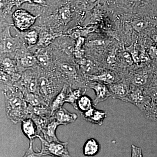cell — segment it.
Masks as SVG:
<instances>
[{
	"instance_id": "1",
	"label": "cell",
	"mask_w": 157,
	"mask_h": 157,
	"mask_svg": "<svg viewBox=\"0 0 157 157\" xmlns=\"http://www.w3.org/2000/svg\"><path fill=\"white\" fill-rule=\"evenodd\" d=\"M24 98L23 94L5 97L6 115L14 124L21 122L28 117V104Z\"/></svg>"
},
{
	"instance_id": "2",
	"label": "cell",
	"mask_w": 157,
	"mask_h": 157,
	"mask_svg": "<svg viewBox=\"0 0 157 157\" xmlns=\"http://www.w3.org/2000/svg\"><path fill=\"white\" fill-rule=\"evenodd\" d=\"M38 138L41 142V149L40 151L43 156H50L52 157H73L68 149V142H48L39 136Z\"/></svg>"
},
{
	"instance_id": "3",
	"label": "cell",
	"mask_w": 157,
	"mask_h": 157,
	"mask_svg": "<svg viewBox=\"0 0 157 157\" xmlns=\"http://www.w3.org/2000/svg\"><path fill=\"white\" fill-rule=\"evenodd\" d=\"M62 89L57 87L53 82L47 76H42L38 78L39 94L49 106L52 100Z\"/></svg>"
},
{
	"instance_id": "4",
	"label": "cell",
	"mask_w": 157,
	"mask_h": 157,
	"mask_svg": "<svg viewBox=\"0 0 157 157\" xmlns=\"http://www.w3.org/2000/svg\"><path fill=\"white\" fill-rule=\"evenodd\" d=\"M124 7L157 16V0H118Z\"/></svg>"
},
{
	"instance_id": "5",
	"label": "cell",
	"mask_w": 157,
	"mask_h": 157,
	"mask_svg": "<svg viewBox=\"0 0 157 157\" xmlns=\"http://www.w3.org/2000/svg\"><path fill=\"white\" fill-rule=\"evenodd\" d=\"M151 101V99L145 94L144 88L132 85L128 94L124 102L133 104L142 111Z\"/></svg>"
},
{
	"instance_id": "6",
	"label": "cell",
	"mask_w": 157,
	"mask_h": 157,
	"mask_svg": "<svg viewBox=\"0 0 157 157\" xmlns=\"http://www.w3.org/2000/svg\"><path fill=\"white\" fill-rule=\"evenodd\" d=\"M39 16V15L34 16L25 10L19 9L14 11L12 18L16 28L20 31H25L34 24Z\"/></svg>"
},
{
	"instance_id": "7",
	"label": "cell",
	"mask_w": 157,
	"mask_h": 157,
	"mask_svg": "<svg viewBox=\"0 0 157 157\" xmlns=\"http://www.w3.org/2000/svg\"><path fill=\"white\" fill-rule=\"evenodd\" d=\"M1 51L2 53H10L19 48L18 39L11 36L10 27L7 28L1 34Z\"/></svg>"
},
{
	"instance_id": "8",
	"label": "cell",
	"mask_w": 157,
	"mask_h": 157,
	"mask_svg": "<svg viewBox=\"0 0 157 157\" xmlns=\"http://www.w3.org/2000/svg\"><path fill=\"white\" fill-rule=\"evenodd\" d=\"M87 86L95 93L96 98L93 100L94 107L111 97L107 85L99 82L90 81L87 82Z\"/></svg>"
},
{
	"instance_id": "9",
	"label": "cell",
	"mask_w": 157,
	"mask_h": 157,
	"mask_svg": "<svg viewBox=\"0 0 157 157\" xmlns=\"http://www.w3.org/2000/svg\"><path fill=\"white\" fill-rule=\"evenodd\" d=\"M107 86L111 94V97L123 101L128 94L131 87V86L125 80H120Z\"/></svg>"
},
{
	"instance_id": "10",
	"label": "cell",
	"mask_w": 157,
	"mask_h": 157,
	"mask_svg": "<svg viewBox=\"0 0 157 157\" xmlns=\"http://www.w3.org/2000/svg\"><path fill=\"white\" fill-rule=\"evenodd\" d=\"M82 117L90 123L102 126L105 119L107 117V111L99 110L95 107L86 112L80 113Z\"/></svg>"
},
{
	"instance_id": "11",
	"label": "cell",
	"mask_w": 157,
	"mask_h": 157,
	"mask_svg": "<svg viewBox=\"0 0 157 157\" xmlns=\"http://www.w3.org/2000/svg\"><path fill=\"white\" fill-rule=\"evenodd\" d=\"M89 81H97L108 85L112 84L120 80L119 76L115 72L110 70H105L88 77Z\"/></svg>"
},
{
	"instance_id": "12",
	"label": "cell",
	"mask_w": 157,
	"mask_h": 157,
	"mask_svg": "<svg viewBox=\"0 0 157 157\" xmlns=\"http://www.w3.org/2000/svg\"><path fill=\"white\" fill-rule=\"evenodd\" d=\"M52 117L56 119L62 125L67 126L76 121L78 118V116L76 113H72L62 107L56 111Z\"/></svg>"
},
{
	"instance_id": "13",
	"label": "cell",
	"mask_w": 157,
	"mask_h": 157,
	"mask_svg": "<svg viewBox=\"0 0 157 157\" xmlns=\"http://www.w3.org/2000/svg\"><path fill=\"white\" fill-rule=\"evenodd\" d=\"M21 128L23 133L29 141H33L35 138H38L39 136L36 124L31 118H27L21 121Z\"/></svg>"
},
{
	"instance_id": "14",
	"label": "cell",
	"mask_w": 157,
	"mask_h": 157,
	"mask_svg": "<svg viewBox=\"0 0 157 157\" xmlns=\"http://www.w3.org/2000/svg\"><path fill=\"white\" fill-rule=\"evenodd\" d=\"M62 125L55 119L52 117L51 120L46 127V128L42 132L40 136L48 142H57L60 141L56 135V132L58 127Z\"/></svg>"
},
{
	"instance_id": "15",
	"label": "cell",
	"mask_w": 157,
	"mask_h": 157,
	"mask_svg": "<svg viewBox=\"0 0 157 157\" xmlns=\"http://www.w3.org/2000/svg\"><path fill=\"white\" fill-rule=\"evenodd\" d=\"M69 88L70 86L68 87L67 85L64 84L60 92L59 93L50 103L49 107L51 111L52 116L58 109L63 107V105L66 103V98Z\"/></svg>"
},
{
	"instance_id": "16",
	"label": "cell",
	"mask_w": 157,
	"mask_h": 157,
	"mask_svg": "<svg viewBox=\"0 0 157 157\" xmlns=\"http://www.w3.org/2000/svg\"><path fill=\"white\" fill-rule=\"evenodd\" d=\"M101 149V145L98 140L94 138L86 141L82 147V152L85 156L92 157L98 155Z\"/></svg>"
},
{
	"instance_id": "17",
	"label": "cell",
	"mask_w": 157,
	"mask_h": 157,
	"mask_svg": "<svg viewBox=\"0 0 157 157\" xmlns=\"http://www.w3.org/2000/svg\"><path fill=\"white\" fill-rule=\"evenodd\" d=\"M153 73L151 74L147 72L135 73L131 78L132 85L137 87H145L148 84Z\"/></svg>"
},
{
	"instance_id": "18",
	"label": "cell",
	"mask_w": 157,
	"mask_h": 157,
	"mask_svg": "<svg viewBox=\"0 0 157 157\" xmlns=\"http://www.w3.org/2000/svg\"><path fill=\"white\" fill-rule=\"evenodd\" d=\"M86 90V89L85 88H79L73 89L70 86L69 91L66 98V103L70 104L73 106L74 109L77 110V101L78 98L81 96L85 94Z\"/></svg>"
},
{
	"instance_id": "19",
	"label": "cell",
	"mask_w": 157,
	"mask_h": 157,
	"mask_svg": "<svg viewBox=\"0 0 157 157\" xmlns=\"http://www.w3.org/2000/svg\"><path fill=\"white\" fill-rule=\"evenodd\" d=\"M58 17L60 22L63 25H67L72 18L70 3L67 2L60 7L57 11Z\"/></svg>"
},
{
	"instance_id": "20",
	"label": "cell",
	"mask_w": 157,
	"mask_h": 157,
	"mask_svg": "<svg viewBox=\"0 0 157 157\" xmlns=\"http://www.w3.org/2000/svg\"><path fill=\"white\" fill-rule=\"evenodd\" d=\"M28 109L29 112L28 117L32 115L46 117H52L51 111L48 106H32L28 104Z\"/></svg>"
},
{
	"instance_id": "21",
	"label": "cell",
	"mask_w": 157,
	"mask_h": 157,
	"mask_svg": "<svg viewBox=\"0 0 157 157\" xmlns=\"http://www.w3.org/2000/svg\"><path fill=\"white\" fill-rule=\"evenodd\" d=\"M76 106L77 110H78L80 113L86 112L95 107L92 99L88 96L85 94L78 98L76 103Z\"/></svg>"
},
{
	"instance_id": "22",
	"label": "cell",
	"mask_w": 157,
	"mask_h": 157,
	"mask_svg": "<svg viewBox=\"0 0 157 157\" xmlns=\"http://www.w3.org/2000/svg\"><path fill=\"white\" fill-rule=\"evenodd\" d=\"M24 99L28 104L32 106H48L44 99L38 94L26 93Z\"/></svg>"
},
{
	"instance_id": "23",
	"label": "cell",
	"mask_w": 157,
	"mask_h": 157,
	"mask_svg": "<svg viewBox=\"0 0 157 157\" xmlns=\"http://www.w3.org/2000/svg\"><path fill=\"white\" fill-rule=\"evenodd\" d=\"M141 112L147 119L157 122V101H151Z\"/></svg>"
},
{
	"instance_id": "24",
	"label": "cell",
	"mask_w": 157,
	"mask_h": 157,
	"mask_svg": "<svg viewBox=\"0 0 157 157\" xmlns=\"http://www.w3.org/2000/svg\"><path fill=\"white\" fill-rule=\"evenodd\" d=\"M79 66L82 73L88 77L90 75L98 73V70L93 63L89 60L83 59L79 62Z\"/></svg>"
},
{
	"instance_id": "25",
	"label": "cell",
	"mask_w": 157,
	"mask_h": 157,
	"mask_svg": "<svg viewBox=\"0 0 157 157\" xmlns=\"http://www.w3.org/2000/svg\"><path fill=\"white\" fill-rule=\"evenodd\" d=\"M29 117L32 118L36 124L39 136H40L42 132H44L52 119V117H46L36 115L31 116Z\"/></svg>"
},
{
	"instance_id": "26",
	"label": "cell",
	"mask_w": 157,
	"mask_h": 157,
	"mask_svg": "<svg viewBox=\"0 0 157 157\" xmlns=\"http://www.w3.org/2000/svg\"><path fill=\"white\" fill-rule=\"evenodd\" d=\"M61 71L70 78L75 79L77 81L78 74L76 68L73 65L67 63H62L59 66Z\"/></svg>"
},
{
	"instance_id": "27",
	"label": "cell",
	"mask_w": 157,
	"mask_h": 157,
	"mask_svg": "<svg viewBox=\"0 0 157 157\" xmlns=\"http://www.w3.org/2000/svg\"><path fill=\"white\" fill-rule=\"evenodd\" d=\"M59 34H52L48 32H43L39 37L37 45L39 46L45 47L50 44L52 41L56 37L60 36Z\"/></svg>"
},
{
	"instance_id": "28",
	"label": "cell",
	"mask_w": 157,
	"mask_h": 157,
	"mask_svg": "<svg viewBox=\"0 0 157 157\" xmlns=\"http://www.w3.org/2000/svg\"><path fill=\"white\" fill-rule=\"evenodd\" d=\"M37 62L36 56L31 53H26L21 58V63L22 67L25 68H30L33 67Z\"/></svg>"
},
{
	"instance_id": "29",
	"label": "cell",
	"mask_w": 157,
	"mask_h": 157,
	"mask_svg": "<svg viewBox=\"0 0 157 157\" xmlns=\"http://www.w3.org/2000/svg\"><path fill=\"white\" fill-rule=\"evenodd\" d=\"M37 62L43 67H47L49 63V58L47 52L45 49H40L36 52V56Z\"/></svg>"
},
{
	"instance_id": "30",
	"label": "cell",
	"mask_w": 157,
	"mask_h": 157,
	"mask_svg": "<svg viewBox=\"0 0 157 157\" xmlns=\"http://www.w3.org/2000/svg\"><path fill=\"white\" fill-rule=\"evenodd\" d=\"M39 39V36L37 32L34 30L29 31L25 35V39L29 47L37 44Z\"/></svg>"
},
{
	"instance_id": "31",
	"label": "cell",
	"mask_w": 157,
	"mask_h": 157,
	"mask_svg": "<svg viewBox=\"0 0 157 157\" xmlns=\"http://www.w3.org/2000/svg\"><path fill=\"white\" fill-rule=\"evenodd\" d=\"M43 156L41 151L36 152L33 147V141H29V145L27 150L22 157H42Z\"/></svg>"
},
{
	"instance_id": "32",
	"label": "cell",
	"mask_w": 157,
	"mask_h": 157,
	"mask_svg": "<svg viewBox=\"0 0 157 157\" xmlns=\"http://www.w3.org/2000/svg\"><path fill=\"white\" fill-rule=\"evenodd\" d=\"M147 21L144 20H137L133 22V27L135 30L140 31L145 28L147 25Z\"/></svg>"
},
{
	"instance_id": "33",
	"label": "cell",
	"mask_w": 157,
	"mask_h": 157,
	"mask_svg": "<svg viewBox=\"0 0 157 157\" xmlns=\"http://www.w3.org/2000/svg\"><path fill=\"white\" fill-rule=\"evenodd\" d=\"M131 157H143L142 149L134 144L132 145Z\"/></svg>"
},
{
	"instance_id": "34",
	"label": "cell",
	"mask_w": 157,
	"mask_h": 157,
	"mask_svg": "<svg viewBox=\"0 0 157 157\" xmlns=\"http://www.w3.org/2000/svg\"><path fill=\"white\" fill-rule=\"evenodd\" d=\"M85 39L82 37H80L76 39L74 50H78L82 49V47L84 44Z\"/></svg>"
},
{
	"instance_id": "35",
	"label": "cell",
	"mask_w": 157,
	"mask_h": 157,
	"mask_svg": "<svg viewBox=\"0 0 157 157\" xmlns=\"http://www.w3.org/2000/svg\"><path fill=\"white\" fill-rule=\"evenodd\" d=\"M124 58L128 65H132L133 63V60L131 55L128 52H125L123 54Z\"/></svg>"
},
{
	"instance_id": "36",
	"label": "cell",
	"mask_w": 157,
	"mask_h": 157,
	"mask_svg": "<svg viewBox=\"0 0 157 157\" xmlns=\"http://www.w3.org/2000/svg\"><path fill=\"white\" fill-rule=\"evenodd\" d=\"M82 1L85 6L90 8L98 2V0H82Z\"/></svg>"
},
{
	"instance_id": "37",
	"label": "cell",
	"mask_w": 157,
	"mask_h": 157,
	"mask_svg": "<svg viewBox=\"0 0 157 157\" xmlns=\"http://www.w3.org/2000/svg\"><path fill=\"white\" fill-rule=\"evenodd\" d=\"M150 55L152 58L157 59V48L152 47L149 51Z\"/></svg>"
},
{
	"instance_id": "38",
	"label": "cell",
	"mask_w": 157,
	"mask_h": 157,
	"mask_svg": "<svg viewBox=\"0 0 157 157\" xmlns=\"http://www.w3.org/2000/svg\"><path fill=\"white\" fill-rule=\"evenodd\" d=\"M30 2L33 3L41 6H47V2L45 0H29Z\"/></svg>"
},
{
	"instance_id": "39",
	"label": "cell",
	"mask_w": 157,
	"mask_h": 157,
	"mask_svg": "<svg viewBox=\"0 0 157 157\" xmlns=\"http://www.w3.org/2000/svg\"><path fill=\"white\" fill-rule=\"evenodd\" d=\"M84 53V51L82 49L78 50H74V55L76 58L77 59L82 58V56Z\"/></svg>"
},
{
	"instance_id": "40",
	"label": "cell",
	"mask_w": 157,
	"mask_h": 157,
	"mask_svg": "<svg viewBox=\"0 0 157 157\" xmlns=\"http://www.w3.org/2000/svg\"><path fill=\"white\" fill-rule=\"evenodd\" d=\"M91 43L92 44H94V45H102L105 44V41L104 40H96L94 41H92L91 42Z\"/></svg>"
},
{
	"instance_id": "41",
	"label": "cell",
	"mask_w": 157,
	"mask_h": 157,
	"mask_svg": "<svg viewBox=\"0 0 157 157\" xmlns=\"http://www.w3.org/2000/svg\"><path fill=\"white\" fill-rule=\"evenodd\" d=\"M14 1L15 5L17 6H20L21 4H23L24 3H30L29 0H14Z\"/></svg>"
},
{
	"instance_id": "42",
	"label": "cell",
	"mask_w": 157,
	"mask_h": 157,
	"mask_svg": "<svg viewBox=\"0 0 157 157\" xmlns=\"http://www.w3.org/2000/svg\"><path fill=\"white\" fill-rule=\"evenodd\" d=\"M153 39L154 40L157 48V34H156V35H155V36H153Z\"/></svg>"
}]
</instances>
